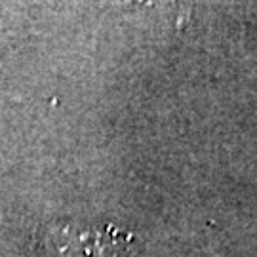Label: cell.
Segmentation results:
<instances>
[{
    "instance_id": "cell-1",
    "label": "cell",
    "mask_w": 257,
    "mask_h": 257,
    "mask_svg": "<svg viewBox=\"0 0 257 257\" xmlns=\"http://www.w3.org/2000/svg\"><path fill=\"white\" fill-rule=\"evenodd\" d=\"M46 249L50 257H122L124 238L112 227L80 229L57 225L48 232Z\"/></svg>"
}]
</instances>
